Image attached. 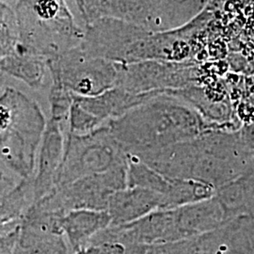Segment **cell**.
<instances>
[{"mask_svg": "<svg viewBox=\"0 0 254 254\" xmlns=\"http://www.w3.org/2000/svg\"><path fill=\"white\" fill-rule=\"evenodd\" d=\"M136 158L167 177L206 184L215 190L254 170L239 130L210 129L200 136Z\"/></svg>", "mask_w": 254, "mask_h": 254, "instance_id": "6da1fadb", "label": "cell"}, {"mask_svg": "<svg viewBox=\"0 0 254 254\" xmlns=\"http://www.w3.org/2000/svg\"><path fill=\"white\" fill-rule=\"evenodd\" d=\"M105 125L119 146L130 155L157 151L195 138L210 129H221L187 102L165 93Z\"/></svg>", "mask_w": 254, "mask_h": 254, "instance_id": "7a4b0ae2", "label": "cell"}, {"mask_svg": "<svg viewBox=\"0 0 254 254\" xmlns=\"http://www.w3.org/2000/svg\"><path fill=\"white\" fill-rule=\"evenodd\" d=\"M20 45L46 61L79 46L84 33L65 0H18Z\"/></svg>", "mask_w": 254, "mask_h": 254, "instance_id": "3957f363", "label": "cell"}, {"mask_svg": "<svg viewBox=\"0 0 254 254\" xmlns=\"http://www.w3.org/2000/svg\"><path fill=\"white\" fill-rule=\"evenodd\" d=\"M128 155L111 136L107 125L86 135L65 136L63 161L56 179V189L82 177L104 173L126 163Z\"/></svg>", "mask_w": 254, "mask_h": 254, "instance_id": "277c9868", "label": "cell"}, {"mask_svg": "<svg viewBox=\"0 0 254 254\" xmlns=\"http://www.w3.org/2000/svg\"><path fill=\"white\" fill-rule=\"evenodd\" d=\"M53 80L80 97H93L115 87L118 65L84 53L79 46L47 62Z\"/></svg>", "mask_w": 254, "mask_h": 254, "instance_id": "5b68a950", "label": "cell"}, {"mask_svg": "<svg viewBox=\"0 0 254 254\" xmlns=\"http://www.w3.org/2000/svg\"><path fill=\"white\" fill-rule=\"evenodd\" d=\"M118 65L116 86L133 94L166 93L199 84L200 72L191 63L146 61Z\"/></svg>", "mask_w": 254, "mask_h": 254, "instance_id": "8992f818", "label": "cell"}, {"mask_svg": "<svg viewBox=\"0 0 254 254\" xmlns=\"http://www.w3.org/2000/svg\"><path fill=\"white\" fill-rule=\"evenodd\" d=\"M127 168L128 160L104 173L82 177L67 186L55 189L64 211H107L112 194L127 188Z\"/></svg>", "mask_w": 254, "mask_h": 254, "instance_id": "52a82bcc", "label": "cell"}, {"mask_svg": "<svg viewBox=\"0 0 254 254\" xmlns=\"http://www.w3.org/2000/svg\"><path fill=\"white\" fill-rule=\"evenodd\" d=\"M127 187L142 188L159 194L165 200L166 209L207 200L215 194V189L206 184L167 177L129 154Z\"/></svg>", "mask_w": 254, "mask_h": 254, "instance_id": "ba28073f", "label": "cell"}, {"mask_svg": "<svg viewBox=\"0 0 254 254\" xmlns=\"http://www.w3.org/2000/svg\"><path fill=\"white\" fill-rule=\"evenodd\" d=\"M64 124L50 119L41 141L39 169L35 180L36 200L49 194L56 189V179L64 154Z\"/></svg>", "mask_w": 254, "mask_h": 254, "instance_id": "9c48e42d", "label": "cell"}, {"mask_svg": "<svg viewBox=\"0 0 254 254\" xmlns=\"http://www.w3.org/2000/svg\"><path fill=\"white\" fill-rule=\"evenodd\" d=\"M161 209H166V203L159 194L142 188L127 187L112 194L107 212L111 218L110 226H121Z\"/></svg>", "mask_w": 254, "mask_h": 254, "instance_id": "30bf717a", "label": "cell"}, {"mask_svg": "<svg viewBox=\"0 0 254 254\" xmlns=\"http://www.w3.org/2000/svg\"><path fill=\"white\" fill-rule=\"evenodd\" d=\"M156 96L155 93L133 94L115 86L109 91L93 97H80L73 95L82 109L88 111L104 126L110 120L119 118L128 110Z\"/></svg>", "mask_w": 254, "mask_h": 254, "instance_id": "8fae6325", "label": "cell"}, {"mask_svg": "<svg viewBox=\"0 0 254 254\" xmlns=\"http://www.w3.org/2000/svg\"><path fill=\"white\" fill-rule=\"evenodd\" d=\"M111 224L107 211L75 209L67 212L62 219V228L73 251L89 245L91 239Z\"/></svg>", "mask_w": 254, "mask_h": 254, "instance_id": "7c38bea8", "label": "cell"}, {"mask_svg": "<svg viewBox=\"0 0 254 254\" xmlns=\"http://www.w3.org/2000/svg\"><path fill=\"white\" fill-rule=\"evenodd\" d=\"M212 0H151L153 31L184 27L197 18Z\"/></svg>", "mask_w": 254, "mask_h": 254, "instance_id": "4fadbf2b", "label": "cell"}, {"mask_svg": "<svg viewBox=\"0 0 254 254\" xmlns=\"http://www.w3.org/2000/svg\"><path fill=\"white\" fill-rule=\"evenodd\" d=\"M214 197L230 221L240 217L254 218V170L217 189Z\"/></svg>", "mask_w": 254, "mask_h": 254, "instance_id": "5bb4252c", "label": "cell"}, {"mask_svg": "<svg viewBox=\"0 0 254 254\" xmlns=\"http://www.w3.org/2000/svg\"><path fill=\"white\" fill-rule=\"evenodd\" d=\"M5 68L34 89L42 88L46 78L47 61L43 57L27 51L21 45L19 50L11 52L5 61Z\"/></svg>", "mask_w": 254, "mask_h": 254, "instance_id": "9a60e30c", "label": "cell"}, {"mask_svg": "<svg viewBox=\"0 0 254 254\" xmlns=\"http://www.w3.org/2000/svg\"><path fill=\"white\" fill-rule=\"evenodd\" d=\"M73 101V93L66 90L58 80L52 79V86L49 93L52 114L51 118L63 124L67 123Z\"/></svg>", "mask_w": 254, "mask_h": 254, "instance_id": "2e32d148", "label": "cell"}, {"mask_svg": "<svg viewBox=\"0 0 254 254\" xmlns=\"http://www.w3.org/2000/svg\"><path fill=\"white\" fill-rule=\"evenodd\" d=\"M68 132L73 135H86L103 125L88 111L73 101L68 116Z\"/></svg>", "mask_w": 254, "mask_h": 254, "instance_id": "e0dca14e", "label": "cell"}, {"mask_svg": "<svg viewBox=\"0 0 254 254\" xmlns=\"http://www.w3.org/2000/svg\"><path fill=\"white\" fill-rule=\"evenodd\" d=\"M75 3L87 26L101 19L113 17L110 0H75Z\"/></svg>", "mask_w": 254, "mask_h": 254, "instance_id": "ac0fdd59", "label": "cell"}, {"mask_svg": "<svg viewBox=\"0 0 254 254\" xmlns=\"http://www.w3.org/2000/svg\"><path fill=\"white\" fill-rule=\"evenodd\" d=\"M146 254H199V249L195 237L161 245L150 246Z\"/></svg>", "mask_w": 254, "mask_h": 254, "instance_id": "d6986e66", "label": "cell"}, {"mask_svg": "<svg viewBox=\"0 0 254 254\" xmlns=\"http://www.w3.org/2000/svg\"><path fill=\"white\" fill-rule=\"evenodd\" d=\"M127 245L120 242H103L86 246L73 254H127Z\"/></svg>", "mask_w": 254, "mask_h": 254, "instance_id": "ffe728a7", "label": "cell"}, {"mask_svg": "<svg viewBox=\"0 0 254 254\" xmlns=\"http://www.w3.org/2000/svg\"><path fill=\"white\" fill-rule=\"evenodd\" d=\"M238 130L242 140L253 154L254 160V119L251 122L243 124Z\"/></svg>", "mask_w": 254, "mask_h": 254, "instance_id": "44dd1931", "label": "cell"}, {"mask_svg": "<svg viewBox=\"0 0 254 254\" xmlns=\"http://www.w3.org/2000/svg\"><path fill=\"white\" fill-rule=\"evenodd\" d=\"M112 1H113V0H110V2H112Z\"/></svg>", "mask_w": 254, "mask_h": 254, "instance_id": "7402d4cb", "label": "cell"}]
</instances>
